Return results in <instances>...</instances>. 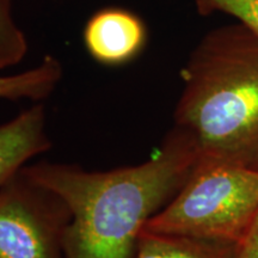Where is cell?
<instances>
[{
  "label": "cell",
  "instance_id": "obj_1",
  "mask_svg": "<svg viewBox=\"0 0 258 258\" xmlns=\"http://www.w3.org/2000/svg\"><path fill=\"white\" fill-rule=\"evenodd\" d=\"M196 161L191 139L175 127L153 157L134 166L88 171L43 161L22 170L69 208L64 258H134L145 224L176 195Z\"/></svg>",
  "mask_w": 258,
  "mask_h": 258
},
{
  "label": "cell",
  "instance_id": "obj_2",
  "mask_svg": "<svg viewBox=\"0 0 258 258\" xmlns=\"http://www.w3.org/2000/svg\"><path fill=\"white\" fill-rule=\"evenodd\" d=\"M176 128L195 145L198 161L258 170V37L249 29H215L182 71Z\"/></svg>",
  "mask_w": 258,
  "mask_h": 258
},
{
  "label": "cell",
  "instance_id": "obj_3",
  "mask_svg": "<svg viewBox=\"0 0 258 258\" xmlns=\"http://www.w3.org/2000/svg\"><path fill=\"white\" fill-rule=\"evenodd\" d=\"M258 211V170L196 161L176 195L143 231L238 244Z\"/></svg>",
  "mask_w": 258,
  "mask_h": 258
},
{
  "label": "cell",
  "instance_id": "obj_4",
  "mask_svg": "<svg viewBox=\"0 0 258 258\" xmlns=\"http://www.w3.org/2000/svg\"><path fill=\"white\" fill-rule=\"evenodd\" d=\"M70 219L62 200L21 170L0 188V258H64Z\"/></svg>",
  "mask_w": 258,
  "mask_h": 258
},
{
  "label": "cell",
  "instance_id": "obj_5",
  "mask_svg": "<svg viewBox=\"0 0 258 258\" xmlns=\"http://www.w3.org/2000/svg\"><path fill=\"white\" fill-rule=\"evenodd\" d=\"M148 32L135 12L123 8L99 9L83 30L84 47L96 62L106 67L124 66L143 53Z\"/></svg>",
  "mask_w": 258,
  "mask_h": 258
},
{
  "label": "cell",
  "instance_id": "obj_6",
  "mask_svg": "<svg viewBox=\"0 0 258 258\" xmlns=\"http://www.w3.org/2000/svg\"><path fill=\"white\" fill-rule=\"evenodd\" d=\"M50 147L46 109L41 102L0 124V188Z\"/></svg>",
  "mask_w": 258,
  "mask_h": 258
},
{
  "label": "cell",
  "instance_id": "obj_7",
  "mask_svg": "<svg viewBox=\"0 0 258 258\" xmlns=\"http://www.w3.org/2000/svg\"><path fill=\"white\" fill-rule=\"evenodd\" d=\"M237 244L141 231L134 258H235Z\"/></svg>",
  "mask_w": 258,
  "mask_h": 258
},
{
  "label": "cell",
  "instance_id": "obj_8",
  "mask_svg": "<svg viewBox=\"0 0 258 258\" xmlns=\"http://www.w3.org/2000/svg\"><path fill=\"white\" fill-rule=\"evenodd\" d=\"M62 76V63L57 57L48 54L31 69L12 76L0 77V98L42 102L55 91Z\"/></svg>",
  "mask_w": 258,
  "mask_h": 258
},
{
  "label": "cell",
  "instance_id": "obj_9",
  "mask_svg": "<svg viewBox=\"0 0 258 258\" xmlns=\"http://www.w3.org/2000/svg\"><path fill=\"white\" fill-rule=\"evenodd\" d=\"M29 42L12 12V0H0V70L21 63Z\"/></svg>",
  "mask_w": 258,
  "mask_h": 258
},
{
  "label": "cell",
  "instance_id": "obj_10",
  "mask_svg": "<svg viewBox=\"0 0 258 258\" xmlns=\"http://www.w3.org/2000/svg\"><path fill=\"white\" fill-rule=\"evenodd\" d=\"M195 4L202 15L224 12L237 18L258 37V0H195Z\"/></svg>",
  "mask_w": 258,
  "mask_h": 258
},
{
  "label": "cell",
  "instance_id": "obj_11",
  "mask_svg": "<svg viewBox=\"0 0 258 258\" xmlns=\"http://www.w3.org/2000/svg\"><path fill=\"white\" fill-rule=\"evenodd\" d=\"M235 258H258V211L246 233L237 244Z\"/></svg>",
  "mask_w": 258,
  "mask_h": 258
}]
</instances>
